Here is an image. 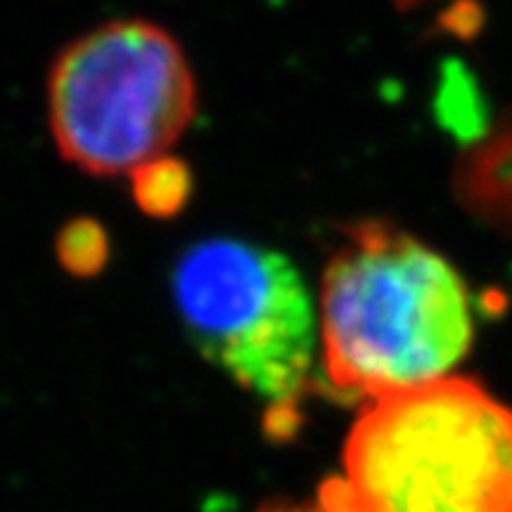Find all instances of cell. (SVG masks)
Returning <instances> with one entry per match:
<instances>
[{"mask_svg":"<svg viewBox=\"0 0 512 512\" xmlns=\"http://www.w3.org/2000/svg\"><path fill=\"white\" fill-rule=\"evenodd\" d=\"M471 343V296L445 256L377 220L345 230L319 290L324 390L371 403L450 377Z\"/></svg>","mask_w":512,"mask_h":512,"instance_id":"obj_1","label":"cell"},{"mask_svg":"<svg viewBox=\"0 0 512 512\" xmlns=\"http://www.w3.org/2000/svg\"><path fill=\"white\" fill-rule=\"evenodd\" d=\"M337 512H512V408L442 377L371 400L345 442Z\"/></svg>","mask_w":512,"mask_h":512,"instance_id":"obj_2","label":"cell"},{"mask_svg":"<svg viewBox=\"0 0 512 512\" xmlns=\"http://www.w3.org/2000/svg\"><path fill=\"white\" fill-rule=\"evenodd\" d=\"M170 290L196 351L267 405L270 429L293 432L317 371L319 311L288 256L207 238L178 256Z\"/></svg>","mask_w":512,"mask_h":512,"instance_id":"obj_3","label":"cell"},{"mask_svg":"<svg viewBox=\"0 0 512 512\" xmlns=\"http://www.w3.org/2000/svg\"><path fill=\"white\" fill-rule=\"evenodd\" d=\"M194 113L189 58L152 21H108L66 45L50 68L55 144L92 176H136L170 157Z\"/></svg>","mask_w":512,"mask_h":512,"instance_id":"obj_4","label":"cell"},{"mask_svg":"<svg viewBox=\"0 0 512 512\" xmlns=\"http://www.w3.org/2000/svg\"><path fill=\"white\" fill-rule=\"evenodd\" d=\"M460 207L486 228L512 236V108L486 123L455 165Z\"/></svg>","mask_w":512,"mask_h":512,"instance_id":"obj_5","label":"cell"},{"mask_svg":"<svg viewBox=\"0 0 512 512\" xmlns=\"http://www.w3.org/2000/svg\"><path fill=\"white\" fill-rule=\"evenodd\" d=\"M131 178L136 183V199H139L142 209H147L152 215H173L189 196V173L173 157H165V160L139 170Z\"/></svg>","mask_w":512,"mask_h":512,"instance_id":"obj_6","label":"cell"},{"mask_svg":"<svg viewBox=\"0 0 512 512\" xmlns=\"http://www.w3.org/2000/svg\"><path fill=\"white\" fill-rule=\"evenodd\" d=\"M105 254H108L105 233L95 223L68 225L61 233V241H58V256H61L63 267L79 272V275L100 270Z\"/></svg>","mask_w":512,"mask_h":512,"instance_id":"obj_7","label":"cell"},{"mask_svg":"<svg viewBox=\"0 0 512 512\" xmlns=\"http://www.w3.org/2000/svg\"><path fill=\"white\" fill-rule=\"evenodd\" d=\"M259 512H337L332 507H327L324 502H306V505H288V502H275V505H264Z\"/></svg>","mask_w":512,"mask_h":512,"instance_id":"obj_8","label":"cell"},{"mask_svg":"<svg viewBox=\"0 0 512 512\" xmlns=\"http://www.w3.org/2000/svg\"><path fill=\"white\" fill-rule=\"evenodd\" d=\"M421 3H424V0H395V6L398 8H413V6H421Z\"/></svg>","mask_w":512,"mask_h":512,"instance_id":"obj_9","label":"cell"}]
</instances>
